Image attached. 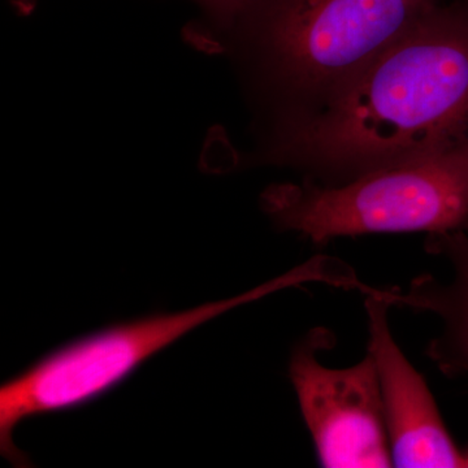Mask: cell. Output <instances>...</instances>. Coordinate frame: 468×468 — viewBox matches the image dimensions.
Instances as JSON below:
<instances>
[{"label":"cell","mask_w":468,"mask_h":468,"mask_svg":"<svg viewBox=\"0 0 468 468\" xmlns=\"http://www.w3.org/2000/svg\"><path fill=\"white\" fill-rule=\"evenodd\" d=\"M335 335L311 331L289 363V378L320 466L393 467L377 368L368 354L346 368L326 367L320 351Z\"/></svg>","instance_id":"5"},{"label":"cell","mask_w":468,"mask_h":468,"mask_svg":"<svg viewBox=\"0 0 468 468\" xmlns=\"http://www.w3.org/2000/svg\"><path fill=\"white\" fill-rule=\"evenodd\" d=\"M212 20L230 24L250 11L260 0H194Z\"/></svg>","instance_id":"8"},{"label":"cell","mask_w":468,"mask_h":468,"mask_svg":"<svg viewBox=\"0 0 468 468\" xmlns=\"http://www.w3.org/2000/svg\"><path fill=\"white\" fill-rule=\"evenodd\" d=\"M467 140L468 8L440 5L286 129L271 158L353 180Z\"/></svg>","instance_id":"1"},{"label":"cell","mask_w":468,"mask_h":468,"mask_svg":"<svg viewBox=\"0 0 468 468\" xmlns=\"http://www.w3.org/2000/svg\"><path fill=\"white\" fill-rule=\"evenodd\" d=\"M365 297L367 354L377 368L393 467L468 468V448L454 441L426 378L394 340L387 291Z\"/></svg>","instance_id":"6"},{"label":"cell","mask_w":468,"mask_h":468,"mask_svg":"<svg viewBox=\"0 0 468 468\" xmlns=\"http://www.w3.org/2000/svg\"><path fill=\"white\" fill-rule=\"evenodd\" d=\"M335 279L334 260L316 255L284 275L236 297L111 326L61 347L0 389L2 452L11 462H26V455L17 451L12 440V433L21 421L97 399L160 350L221 314L284 289L311 282L334 285Z\"/></svg>","instance_id":"3"},{"label":"cell","mask_w":468,"mask_h":468,"mask_svg":"<svg viewBox=\"0 0 468 468\" xmlns=\"http://www.w3.org/2000/svg\"><path fill=\"white\" fill-rule=\"evenodd\" d=\"M441 0H260L248 18L289 84L328 97Z\"/></svg>","instance_id":"4"},{"label":"cell","mask_w":468,"mask_h":468,"mask_svg":"<svg viewBox=\"0 0 468 468\" xmlns=\"http://www.w3.org/2000/svg\"><path fill=\"white\" fill-rule=\"evenodd\" d=\"M16 5L17 8H20L21 11H29L33 5V0H12Z\"/></svg>","instance_id":"9"},{"label":"cell","mask_w":468,"mask_h":468,"mask_svg":"<svg viewBox=\"0 0 468 468\" xmlns=\"http://www.w3.org/2000/svg\"><path fill=\"white\" fill-rule=\"evenodd\" d=\"M261 205L277 226L315 245L366 234L468 232V140L341 184L276 185Z\"/></svg>","instance_id":"2"},{"label":"cell","mask_w":468,"mask_h":468,"mask_svg":"<svg viewBox=\"0 0 468 468\" xmlns=\"http://www.w3.org/2000/svg\"><path fill=\"white\" fill-rule=\"evenodd\" d=\"M426 249L445 261L449 276L423 273L406 289L394 286L392 303L437 319L440 331L428 343L426 356L445 377L468 380V234H428Z\"/></svg>","instance_id":"7"}]
</instances>
